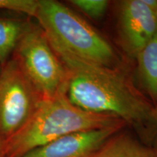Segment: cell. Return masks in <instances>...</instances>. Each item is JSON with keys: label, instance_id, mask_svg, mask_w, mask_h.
<instances>
[{"label": "cell", "instance_id": "6", "mask_svg": "<svg viewBox=\"0 0 157 157\" xmlns=\"http://www.w3.org/2000/svg\"><path fill=\"white\" fill-rule=\"evenodd\" d=\"M119 31L123 48L136 58L157 32V13L143 0H125L119 4Z\"/></svg>", "mask_w": 157, "mask_h": 157}, {"label": "cell", "instance_id": "3", "mask_svg": "<svg viewBox=\"0 0 157 157\" xmlns=\"http://www.w3.org/2000/svg\"><path fill=\"white\" fill-rule=\"evenodd\" d=\"M34 18L55 52L66 51L84 61L119 69L120 58L111 43L64 4L56 0H38Z\"/></svg>", "mask_w": 157, "mask_h": 157}, {"label": "cell", "instance_id": "9", "mask_svg": "<svg viewBox=\"0 0 157 157\" xmlns=\"http://www.w3.org/2000/svg\"><path fill=\"white\" fill-rule=\"evenodd\" d=\"M137 76L145 95L157 104V32L136 58Z\"/></svg>", "mask_w": 157, "mask_h": 157}, {"label": "cell", "instance_id": "5", "mask_svg": "<svg viewBox=\"0 0 157 157\" xmlns=\"http://www.w3.org/2000/svg\"><path fill=\"white\" fill-rule=\"evenodd\" d=\"M44 98L13 58L0 72V140L19 131L34 114Z\"/></svg>", "mask_w": 157, "mask_h": 157}, {"label": "cell", "instance_id": "12", "mask_svg": "<svg viewBox=\"0 0 157 157\" xmlns=\"http://www.w3.org/2000/svg\"><path fill=\"white\" fill-rule=\"evenodd\" d=\"M38 0H0V10L26 15L34 17L36 15Z\"/></svg>", "mask_w": 157, "mask_h": 157}, {"label": "cell", "instance_id": "11", "mask_svg": "<svg viewBox=\"0 0 157 157\" xmlns=\"http://www.w3.org/2000/svg\"><path fill=\"white\" fill-rule=\"evenodd\" d=\"M68 2L93 19L103 17L109 5L105 0H70Z\"/></svg>", "mask_w": 157, "mask_h": 157}, {"label": "cell", "instance_id": "15", "mask_svg": "<svg viewBox=\"0 0 157 157\" xmlns=\"http://www.w3.org/2000/svg\"><path fill=\"white\" fill-rule=\"evenodd\" d=\"M2 66H1V64H0V72H1V70H2Z\"/></svg>", "mask_w": 157, "mask_h": 157}, {"label": "cell", "instance_id": "7", "mask_svg": "<svg viewBox=\"0 0 157 157\" xmlns=\"http://www.w3.org/2000/svg\"><path fill=\"white\" fill-rule=\"evenodd\" d=\"M126 124L76 132L33 149L21 157H90Z\"/></svg>", "mask_w": 157, "mask_h": 157}, {"label": "cell", "instance_id": "10", "mask_svg": "<svg viewBox=\"0 0 157 157\" xmlns=\"http://www.w3.org/2000/svg\"><path fill=\"white\" fill-rule=\"evenodd\" d=\"M30 20L18 17L0 16V64L10 59Z\"/></svg>", "mask_w": 157, "mask_h": 157}, {"label": "cell", "instance_id": "13", "mask_svg": "<svg viewBox=\"0 0 157 157\" xmlns=\"http://www.w3.org/2000/svg\"><path fill=\"white\" fill-rule=\"evenodd\" d=\"M153 139L156 142V146L155 148L157 149V104L155 105V113H154V135Z\"/></svg>", "mask_w": 157, "mask_h": 157}, {"label": "cell", "instance_id": "8", "mask_svg": "<svg viewBox=\"0 0 157 157\" xmlns=\"http://www.w3.org/2000/svg\"><path fill=\"white\" fill-rule=\"evenodd\" d=\"M90 157H157V149L129 133H116Z\"/></svg>", "mask_w": 157, "mask_h": 157}, {"label": "cell", "instance_id": "1", "mask_svg": "<svg viewBox=\"0 0 157 157\" xmlns=\"http://www.w3.org/2000/svg\"><path fill=\"white\" fill-rule=\"evenodd\" d=\"M55 52L69 74L66 95L71 103L86 111L114 115L127 124L147 128L153 139L155 105L120 70L84 61L66 51Z\"/></svg>", "mask_w": 157, "mask_h": 157}, {"label": "cell", "instance_id": "2", "mask_svg": "<svg viewBox=\"0 0 157 157\" xmlns=\"http://www.w3.org/2000/svg\"><path fill=\"white\" fill-rule=\"evenodd\" d=\"M127 124L117 116L82 110L60 94L43 100L19 131L4 142L3 157H21L65 135Z\"/></svg>", "mask_w": 157, "mask_h": 157}, {"label": "cell", "instance_id": "14", "mask_svg": "<svg viewBox=\"0 0 157 157\" xmlns=\"http://www.w3.org/2000/svg\"><path fill=\"white\" fill-rule=\"evenodd\" d=\"M3 148L4 143L2 141L0 140V157H3Z\"/></svg>", "mask_w": 157, "mask_h": 157}, {"label": "cell", "instance_id": "4", "mask_svg": "<svg viewBox=\"0 0 157 157\" xmlns=\"http://www.w3.org/2000/svg\"><path fill=\"white\" fill-rule=\"evenodd\" d=\"M11 58L44 99L66 94L69 74L37 22L30 21Z\"/></svg>", "mask_w": 157, "mask_h": 157}]
</instances>
